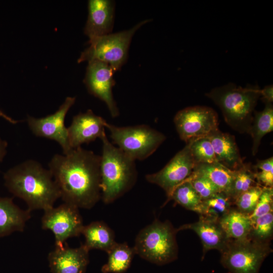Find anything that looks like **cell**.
Segmentation results:
<instances>
[{
  "instance_id": "11",
  "label": "cell",
  "mask_w": 273,
  "mask_h": 273,
  "mask_svg": "<svg viewBox=\"0 0 273 273\" xmlns=\"http://www.w3.org/2000/svg\"><path fill=\"white\" fill-rule=\"evenodd\" d=\"M75 100V97H68L53 114L41 118L27 116L26 119L28 126L34 135L56 141L61 147L64 154L72 149L69 143L65 119Z\"/></svg>"
},
{
  "instance_id": "13",
  "label": "cell",
  "mask_w": 273,
  "mask_h": 273,
  "mask_svg": "<svg viewBox=\"0 0 273 273\" xmlns=\"http://www.w3.org/2000/svg\"><path fill=\"white\" fill-rule=\"evenodd\" d=\"M115 72L108 64L98 60L88 62L83 80L88 92L106 104L112 117L119 114L114 100L112 89L115 84Z\"/></svg>"
},
{
  "instance_id": "16",
  "label": "cell",
  "mask_w": 273,
  "mask_h": 273,
  "mask_svg": "<svg viewBox=\"0 0 273 273\" xmlns=\"http://www.w3.org/2000/svg\"><path fill=\"white\" fill-rule=\"evenodd\" d=\"M88 17L84 29L88 42L98 37L111 33L113 30L115 3L109 0H89Z\"/></svg>"
},
{
  "instance_id": "27",
  "label": "cell",
  "mask_w": 273,
  "mask_h": 273,
  "mask_svg": "<svg viewBox=\"0 0 273 273\" xmlns=\"http://www.w3.org/2000/svg\"><path fill=\"white\" fill-rule=\"evenodd\" d=\"M257 185H259L256 181L253 167L250 164L244 163L242 167L234 170L229 196L234 202L241 194Z\"/></svg>"
},
{
  "instance_id": "17",
  "label": "cell",
  "mask_w": 273,
  "mask_h": 273,
  "mask_svg": "<svg viewBox=\"0 0 273 273\" xmlns=\"http://www.w3.org/2000/svg\"><path fill=\"white\" fill-rule=\"evenodd\" d=\"M188 229L195 232L199 237L203 245V258L211 249L222 252L230 241L218 220L200 215L198 221L183 225L176 230L178 231Z\"/></svg>"
},
{
  "instance_id": "34",
  "label": "cell",
  "mask_w": 273,
  "mask_h": 273,
  "mask_svg": "<svg viewBox=\"0 0 273 273\" xmlns=\"http://www.w3.org/2000/svg\"><path fill=\"white\" fill-rule=\"evenodd\" d=\"M260 97L262 101L265 103H272L273 100L272 85L265 86L262 89H260Z\"/></svg>"
},
{
  "instance_id": "5",
  "label": "cell",
  "mask_w": 273,
  "mask_h": 273,
  "mask_svg": "<svg viewBox=\"0 0 273 273\" xmlns=\"http://www.w3.org/2000/svg\"><path fill=\"white\" fill-rule=\"evenodd\" d=\"M177 232L169 221L155 219L138 234L133 247L135 254L158 265L174 261L178 254Z\"/></svg>"
},
{
  "instance_id": "20",
  "label": "cell",
  "mask_w": 273,
  "mask_h": 273,
  "mask_svg": "<svg viewBox=\"0 0 273 273\" xmlns=\"http://www.w3.org/2000/svg\"><path fill=\"white\" fill-rule=\"evenodd\" d=\"M81 234L85 238L83 245L89 250L96 249L107 253L116 243L113 231L102 221L84 225Z\"/></svg>"
},
{
  "instance_id": "22",
  "label": "cell",
  "mask_w": 273,
  "mask_h": 273,
  "mask_svg": "<svg viewBox=\"0 0 273 273\" xmlns=\"http://www.w3.org/2000/svg\"><path fill=\"white\" fill-rule=\"evenodd\" d=\"M193 173L207 178L219 190L229 195L234 175L231 170L218 162L195 165Z\"/></svg>"
},
{
  "instance_id": "18",
  "label": "cell",
  "mask_w": 273,
  "mask_h": 273,
  "mask_svg": "<svg viewBox=\"0 0 273 273\" xmlns=\"http://www.w3.org/2000/svg\"><path fill=\"white\" fill-rule=\"evenodd\" d=\"M207 136L211 142L218 162L232 170L243 166L244 163L233 135L218 129Z\"/></svg>"
},
{
  "instance_id": "33",
  "label": "cell",
  "mask_w": 273,
  "mask_h": 273,
  "mask_svg": "<svg viewBox=\"0 0 273 273\" xmlns=\"http://www.w3.org/2000/svg\"><path fill=\"white\" fill-rule=\"evenodd\" d=\"M273 189L272 188L263 187L258 202L249 218L252 222L256 218L272 212Z\"/></svg>"
},
{
  "instance_id": "36",
  "label": "cell",
  "mask_w": 273,
  "mask_h": 273,
  "mask_svg": "<svg viewBox=\"0 0 273 273\" xmlns=\"http://www.w3.org/2000/svg\"><path fill=\"white\" fill-rule=\"evenodd\" d=\"M0 117L4 118L5 120L13 124H16L20 122L19 120L14 119L11 117H9V116L5 114L1 109Z\"/></svg>"
},
{
  "instance_id": "10",
  "label": "cell",
  "mask_w": 273,
  "mask_h": 273,
  "mask_svg": "<svg viewBox=\"0 0 273 273\" xmlns=\"http://www.w3.org/2000/svg\"><path fill=\"white\" fill-rule=\"evenodd\" d=\"M41 223L43 230L53 233L57 247L64 246L69 238L80 236L84 226L79 208L66 203L44 211Z\"/></svg>"
},
{
  "instance_id": "25",
  "label": "cell",
  "mask_w": 273,
  "mask_h": 273,
  "mask_svg": "<svg viewBox=\"0 0 273 273\" xmlns=\"http://www.w3.org/2000/svg\"><path fill=\"white\" fill-rule=\"evenodd\" d=\"M234 202L226 193L220 192L203 200L198 214L205 217L219 220L232 209Z\"/></svg>"
},
{
  "instance_id": "1",
  "label": "cell",
  "mask_w": 273,
  "mask_h": 273,
  "mask_svg": "<svg viewBox=\"0 0 273 273\" xmlns=\"http://www.w3.org/2000/svg\"><path fill=\"white\" fill-rule=\"evenodd\" d=\"M100 161L101 156L81 147L52 157L48 169L64 203L88 209L96 205L101 198Z\"/></svg>"
},
{
  "instance_id": "29",
  "label": "cell",
  "mask_w": 273,
  "mask_h": 273,
  "mask_svg": "<svg viewBox=\"0 0 273 273\" xmlns=\"http://www.w3.org/2000/svg\"><path fill=\"white\" fill-rule=\"evenodd\" d=\"M273 234V213L258 217L252 222L249 238L261 243H269Z\"/></svg>"
},
{
  "instance_id": "12",
  "label": "cell",
  "mask_w": 273,
  "mask_h": 273,
  "mask_svg": "<svg viewBox=\"0 0 273 273\" xmlns=\"http://www.w3.org/2000/svg\"><path fill=\"white\" fill-rule=\"evenodd\" d=\"M195 165L189 145L186 144L162 169L146 175V179L163 189L168 198L173 190L191 175Z\"/></svg>"
},
{
  "instance_id": "31",
  "label": "cell",
  "mask_w": 273,
  "mask_h": 273,
  "mask_svg": "<svg viewBox=\"0 0 273 273\" xmlns=\"http://www.w3.org/2000/svg\"><path fill=\"white\" fill-rule=\"evenodd\" d=\"M256 181L262 187H273V157L258 160L253 166Z\"/></svg>"
},
{
  "instance_id": "8",
  "label": "cell",
  "mask_w": 273,
  "mask_h": 273,
  "mask_svg": "<svg viewBox=\"0 0 273 273\" xmlns=\"http://www.w3.org/2000/svg\"><path fill=\"white\" fill-rule=\"evenodd\" d=\"M271 251L269 243L258 242L249 237L230 241L220 252V262L232 273H259L262 263Z\"/></svg>"
},
{
  "instance_id": "3",
  "label": "cell",
  "mask_w": 273,
  "mask_h": 273,
  "mask_svg": "<svg viewBox=\"0 0 273 273\" xmlns=\"http://www.w3.org/2000/svg\"><path fill=\"white\" fill-rule=\"evenodd\" d=\"M102 154L100 161L101 198L109 204L127 192L135 182L137 172L135 160L107 139H101Z\"/></svg>"
},
{
  "instance_id": "14",
  "label": "cell",
  "mask_w": 273,
  "mask_h": 273,
  "mask_svg": "<svg viewBox=\"0 0 273 273\" xmlns=\"http://www.w3.org/2000/svg\"><path fill=\"white\" fill-rule=\"evenodd\" d=\"M107 122L102 117L96 115L92 110L75 115L67 127L68 141L71 149L88 144L97 139H101L106 134Z\"/></svg>"
},
{
  "instance_id": "24",
  "label": "cell",
  "mask_w": 273,
  "mask_h": 273,
  "mask_svg": "<svg viewBox=\"0 0 273 273\" xmlns=\"http://www.w3.org/2000/svg\"><path fill=\"white\" fill-rule=\"evenodd\" d=\"M108 260L102 267L103 273H123L129 267L135 254L126 243H116L107 252Z\"/></svg>"
},
{
  "instance_id": "26",
  "label": "cell",
  "mask_w": 273,
  "mask_h": 273,
  "mask_svg": "<svg viewBox=\"0 0 273 273\" xmlns=\"http://www.w3.org/2000/svg\"><path fill=\"white\" fill-rule=\"evenodd\" d=\"M173 200L187 209L199 213L202 200L188 180L178 185L166 202Z\"/></svg>"
},
{
  "instance_id": "28",
  "label": "cell",
  "mask_w": 273,
  "mask_h": 273,
  "mask_svg": "<svg viewBox=\"0 0 273 273\" xmlns=\"http://www.w3.org/2000/svg\"><path fill=\"white\" fill-rule=\"evenodd\" d=\"M186 144L189 145L195 164L217 162L211 142L208 136L200 138Z\"/></svg>"
},
{
  "instance_id": "15",
  "label": "cell",
  "mask_w": 273,
  "mask_h": 273,
  "mask_svg": "<svg viewBox=\"0 0 273 273\" xmlns=\"http://www.w3.org/2000/svg\"><path fill=\"white\" fill-rule=\"evenodd\" d=\"M89 250L83 245L70 248L66 244L55 247L48 256L51 273H85L89 263Z\"/></svg>"
},
{
  "instance_id": "19",
  "label": "cell",
  "mask_w": 273,
  "mask_h": 273,
  "mask_svg": "<svg viewBox=\"0 0 273 273\" xmlns=\"http://www.w3.org/2000/svg\"><path fill=\"white\" fill-rule=\"evenodd\" d=\"M31 218V211L20 208L9 197H0V238L22 232Z\"/></svg>"
},
{
  "instance_id": "23",
  "label": "cell",
  "mask_w": 273,
  "mask_h": 273,
  "mask_svg": "<svg viewBox=\"0 0 273 273\" xmlns=\"http://www.w3.org/2000/svg\"><path fill=\"white\" fill-rule=\"evenodd\" d=\"M272 130V103H265L262 111L254 112L253 120L248 133L253 140L252 152L253 155L257 153L262 138Z\"/></svg>"
},
{
  "instance_id": "7",
  "label": "cell",
  "mask_w": 273,
  "mask_h": 273,
  "mask_svg": "<svg viewBox=\"0 0 273 273\" xmlns=\"http://www.w3.org/2000/svg\"><path fill=\"white\" fill-rule=\"evenodd\" d=\"M114 144L134 160H143L151 155L165 140L161 132L146 125L119 127L109 123Z\"/></svg>"
},
{
  "instance_id": "6",
  "label": "cell",
  "mask_w": 273,
  "mask_h": 273,
  "mask_svg": "<svg viewBox=\"0 0 273 273\" xmlns=\"http://www.w3.org/2000/svg\"><path fill=\"white\" fill-rule=\"evenodd\" d=\"M151 20H143L128 30L111 33L88 42L89 46L81 53L78 63L98 60L109 65L115 72L120 70L127 59L134 34Z\"/></svg>"
},
{
  "instance_id": "4",
  "label": "cell",
  "mask_w": 273,
  "mask_h": 273,
  "mask_svg": "<svg viewBox=\"0 0 273 273\" xmlns=\"http://www.w3.org/2000/svg\"><path fill=\"white\" fill-rule=\"evenodd\" d=\"M206 96L220 108L226 123L240 133H248L260 89L258 86L245 87L229 83L213 88Z\"/></svg>"
},
{
  "instance_id": "35",
  "label": "cell",
  "mask_w": 273,
  "mask_h": 273,
  "mask_svg": "<svg viewBox=\"0 0 273 273\" xmlns=\"http://www.w3.org/2000/svg\"><path fill=\"white\" fill-rule=\"evenodd\" d=\"M8 143L0 136V162H2L7 153Z\"/></svg>"
},
{
  "instance_id": "21",
  "label": "cell",
  "mask_w": 273,
  "mask_h": 273,
  "mask_svg": "<svg viewBox=\"0 0 273 273\" xmlns=\"http://www.w3.org/2000/svg\"><path fill=\"white\" fill-rule=\"evenodd\" d=\"M219 221L230 241L249 238L252 228L249 216L241 213L236 208H232Z\"/></svg>"
},
{
  "instance_id": "32",
  "label": "cell",
  "mask_w": 273,
  "mask_h": 273,
  "mask_svg": "<svg viewBox=\"0 0 273 273\" xmlns=\"http://www.w3.org/2000/svg\"><path fill=\"white\" fill-rule=\"evenodd\" d=\"M187 180L190 181L202 201L221 192L210 180L203 176L192 173Z\"/></svg>"
},
{
  "instance_id": "2",
  "label": "cell",
  "mask_w": 273,
  "mask_h": 273,
  "mask_svg": "<svg viewBox=\"0 0 273 273\" xmlns=\"http://www.w3.org/2000/svg\"><path fill=\"white\" fill-rule=\"evenodd\" d=\"M4 179L8 191L23 200L30 211H46L53 207L60 198L59 189L50 171L35 160H26L10 168Z\"/></svg>"
},
{
  "instance_id": "30",
  "label": "cell",
  "mask_w": 273,
  "mask_h": 273,
  "mask_svg": "<svg viewBox=\"0 0 273 273\" xmlns=\"http://www.w3.org/2000/svg\"><path fill=\"white\" fill-rule=\"evenodd\" d=\"M263 188L257 185L239 195L234 202L236 209L241 213L250 216L256 207Z\"/></svg>"
},
{
  "instance_id": "9",
  "label": "cell",
  "mask_w": 273,
  "mask_h": 273,
  "mask_svg": "<svg viewBox=\"0 0 273 273\" xmlns=\"http://www.w3.org/2000/svg\"><path fill=\"white\" fill-rule=\"evenodd\" d=\"M173 121L180 139L186 143L207 136L218 129L217 113L206 106L185 108L177 112Z\"/></svg>"
}]
</instances>
